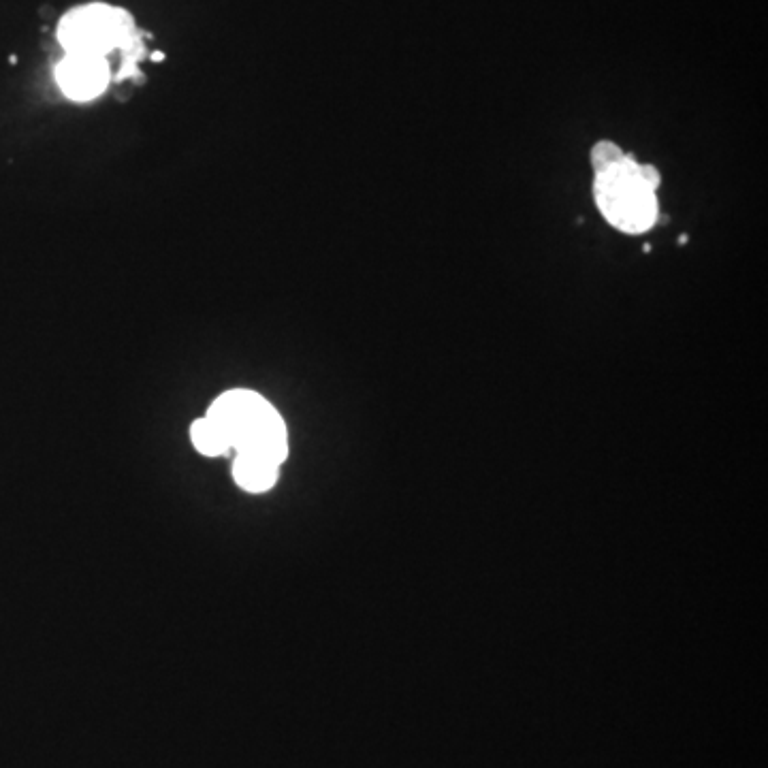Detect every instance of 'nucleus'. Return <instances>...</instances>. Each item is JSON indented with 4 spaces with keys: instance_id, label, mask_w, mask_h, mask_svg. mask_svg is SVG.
Wrapping results in <instances>:
<instances>
[{
    "instance_id": "obj_6",
    "label": "nucleus",
    "mask_w": 768,
    "mask_h": 768,
    "mask_svg": "<svg viewBox=\"0 0 768 768\" xmlns=\"http://www.w3.org/2000/svg\"><path fill=\"white\" fill-rule=\"evenodd\" d=\"M190 440L195 444L197 451L205 457H220L231 451L227 438H224L220 427L210 419V416H203V419L192 423Z\"/></svg>"
},
{
    "instance_id": "obj_2",
    "label": "nucleus",
    "mask_w": 768,
    "mask_h": 768,
    "mask_svg": "<svg viewBox=\"0 0 768 768\" xmlns=\"http://www.w3.org/2000/svg\"><path fill=\"white\" fill-rule=\"evenodd\" d=\"M207 416L220 427L237 455L261 457L282 466L288 455L286 425L265 397L246 389L222 393Z\"/></svg>"
},
{
    "instance_id": "obj_4",
    "label": "nucleus",
    "mask_w": 768,
    "mask_h": 768,
    "mask_svg": "<svg viewBox=\"0 0 768 768\" xmlns=\"http://www.w3.org/2000/svg\"><path fill=\"white\" fill-rule=\"evenodd\" d=\"M107 58L90 54H67L56 67V82L64 96L77 103L94 101L109 86Z\"/></svg>"
},
{
    "instance_id": "obj_3",
    "label": "nucleus",
    "mask_w": 768,
    "mask_h": 768,
    "mask_svg": "<svg viewBox=\"0 0 768 768\" xmlns=\"http://www.w3.org/2000/svg\"><path fill=\"white\" fill-rule=\"evenodd\" d=\"M133 35V18L128 11L90 3L71 9L58 24V41L67 54H90L107 58L124 47Z\"/></svg>"
},
{
    "instance_id": "obj_1",
    "label": "nucleus",
    "mask_w": 768,
    "mask_h": 768,
    "mask_svg": "<svg viewBox=\"0 0 768 768\" xmlns=\"http://www.w3.org/2000/svg\"><path fill=\"white\" fill-rule=\"evenodd\" d=\"M662 175L653 165H640L626 152L617 163L594 173V199L602 218L621 233L643 235L660 218L658 188Z\"/></svg>"
},
{
    "instance_id": "obj_5",
    "label": "nucleus",
    "mask_w": 768,
    "mask_h": 768,
    "mask_svg": "<svg viewBox=\"0 0 768 768\" xmlns=\"http://www.w3.org/2000/svg\"><path fill=\"white\" fill-rule=\"evenodd\" d=\"M278 474H280L278 463H271L261 457L237 455L233 463L235 483L250 493L269 491L276 485Z\"/></svg>"
},
{
    "instance_id": "obj_7",
    "label": "nucleus",
    "mask_w": 768,
    "mask_h": 768,
    "mask_svg": "<svg viewBox=\"0 0 768 768\" xmlns=\"http://www.w3.org/2000/svg\"><path fill=\"white\" fill-rule=\"evenodd\" d=\"M623 156H626V152H623L617 146V143H613V141H598L596 146L591 148V167H594V173L602 171L608 165L617 163V160H621Z\"/></svg>"
}]
</instances>
